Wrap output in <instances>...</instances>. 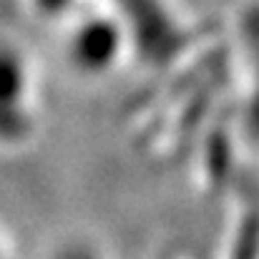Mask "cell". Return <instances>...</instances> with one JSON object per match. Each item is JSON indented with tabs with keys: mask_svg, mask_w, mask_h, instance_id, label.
I'll return each instance as SVG.
<instances>
[{
	"mask_svg": "<svg viewBox=\"0 0 259 259\" xmlns=\"http://www.w3.org/2000/svg\"><path fill=\"white\" fill-rule=\"evenodd\" d=\"M30 96V73L25 58L0 46V134L5 126L28 118L25 103Z\"/></svg>",
	"mask_w": 259,
	"mask_h": 259,
	"instance_id": "7a4b0ae2",
	"label": "cell"
},
{
	"mask_svg": "<svg viewBox=\"0 0 259 259\" xmlns=\"http://www.w3.org/2000/svg\"><path fill=\"white\" fill-rule=\"evenodd\" d=\"M0 259H8V254H5V249H3V242H0Z\"/></svg>",
	"mask_w": 259,
	"mask_h": 259,
	"instance_id": "3957f363",
	"label": "cell"
},
{
	"mask_svg": "<svg viewBox=\"0 0 259 259\" xmlns=\"http://www.w3.org/2000/svg\"><path fill=\"white\" fill-rule=\"evenodd\" d=\"M134 40L131 28L123 15L91 13L78 18L66 38V58L83 76H106L126 56L128 43Z\"/></svg>",
	"mask_w": 259,
	"mask_h": 259,
	"instance_id": "6da1fadb",
	"label": "cell"
}]
</instances>
